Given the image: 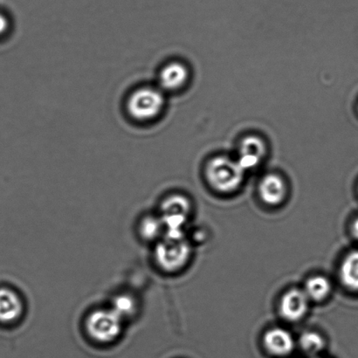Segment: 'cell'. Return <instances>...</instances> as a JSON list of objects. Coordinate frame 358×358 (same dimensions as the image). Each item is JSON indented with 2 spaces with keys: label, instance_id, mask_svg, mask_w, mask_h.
Instances as JSON below:
<instances>
[{
  "label": "cell",
  "instance_id": "6da1fadb",
  "mask_svg": "<svg viewBox=\"0 0 358 358\" xmlns=\"http://www.w3.org/2000/svg\"><path fill=\"white\" fill-rule=\"evenodd\" d=\"M163 90L154 87H142L131 94L127 100V112L138 122L154 120L162 113L164 107Z\"/></svg>",
  "mask_w": 358,
  "mask_h": 358
},
{
  "label": "cell",
  "instance_id": "7a4b0ae2",
  "mask_svg": "<svg viewBox=\"0 0 358 358\" xmlns=\"http://www.w3.org/2000/svg\"><path fill=\"white\" fill-rule=\"evenodd\" d=\"M245 171L237 161L226 157L213 159L207 166L206 177L210 185L220 192L236 191L244 179Z\"/></svg>",
  "mask_w": 358,
  "mask_h": 358
},
{
  "label": "cell",
  "instance_id": "3957f363",
  "mask_svg": "<svg viewBox=\"0 0 358 358\" xmlns=\"http://www.w3.org/2000/svg\"><path fill=\"white\" fill-rule=\"evenodd\" d=\"M122 318L112 310L94 311L86 321L87 334L100 343L114 342L120 336Z\"/></svg>",
  "mask_w": 358,
  "mask_h": 358
},
{
  "label": "cell",
  "instance_id": "277c9868",
  "mask_svg": "<svg viewBox=\"0 0 358 358\" xmlns=\"http://www.w3.org/2000/svg\"><path fill=\"white\" fill-rule=\"evenodd\" d=\"M191 256V245L182 240L164 238L157 245L155 259L164 271L176 272L184 268Z\"/></svg>",
  "mask_w": 358,
  "mask_h": 358
},
{
  "label": "cell",
  "instance_id": "5b68a950",
  "mask_svg": "<svg viewBox=\"0 0 358 358\" xmlns=\"http://www.w3.org/2000/svg\"><path fill=\"white\" fill-rule=\"evenodd\" d=\"M310 301L304 290L290 289L282 298L280 305V314L287 321H299L307 314Z\"/></svg>",
  "mask_w": 358,
  "mask_h": 358
},
{
  "label": "cell",
  "instance_id": "8992f818",
  "mask_svg": "<svg viewBox=\"0 0 358 358\" xmlns=\"http://www.w3.org/2000/svg\"><path fill=\"white\" fill-rule=\"evenodd\" d=\"M23 312L20 294L9 287H0V324H14L22 317Z\"/></svg>",
  "mask_w": 358,
  "mask_h": 358
},
{
  "label": "cell",
  "instance_id": "52a82bcc",
  "mask_svg": "<svg viewBox=\"0 0 358 358\" xmlns=\"http://www.w3.org/2000/svg\"><path fill=\"white\" fill-rule=\"evenodd\" d=\"M265 153L266 146L262 140L248 136L241 143L237 162L244 171L250 170L258 166Z\"/></svg>",
  "mask_w": 358,
  "mask_h": 358
},
{
  "label": "cell",
  "instance_id": "ba28073f",
  "mask_svg": "<svg viewBox=\"0 0 358 358\" xmlns=\"http://www.w3.org/2000/svg\"><path fill=\"white\" fill-rule=\"evenodd\" d=\"M263 341L268 352L277 357L289 355L294 348L293 336L282 328L270 329L266 333Z\"/></svg>",
  "mask_w": 358,
  "mask_h": 358
},
{
  "label": "cell",
  "instance_id": "9c48e42d",
  "mask_svg": "<svg viewBox=\"0 0 358 358\" xmlns=\"http://www.w3.org/2000/svg\"><path fill=\"white\" fill-rule=\"evenodd\" d=\"M259 192L266 203L269 206H277L285 199L287 186L285 182L278 175L268 174L262 178Z\"/></svg>",
  "mask_w": 358,
  "mask_h": 358
},
{
  "label": "cell",
  "instance_id": "30bf717a",
  "mask_svg": "<svg viewBox=\"0 0 358 358\" xmlns=\"http://www.w3.org/2000/svg\"><path fill=\"white\" fill-rule=\"evenodd\" d=\"M189 72L181 62L168 63L159 73L160 90L175 91L180 89L187 82Z\"/></svg>",
  "mask_w": 358,
  "mask_h": 358
},
{
  "label": "cell",
  "instance_id": "8fae6325",
  "mask_svg": "<svg viewBox=\"0 0 358 358\" xmlns=\"http://www.w3.org/2000/svg\"><path fill=\"white\" fill-rule=\"evenodd\" d=\"M340 276L343 284L352 290H358V250L352 251L343 262Z\"/></svg>",
  "mask_w": 358,
  "mask_h": 358
},
{
  "label": "cell",
  "instance_id": "7c38bea8",
  "mask_svg": "<svg viewBox=\"0 0 358 358\" xmlns=\"http://www.w3.org/2000/svg\"><path fill=\"white\" fill-rule=\"evenodd\" d=\"M331 291V282L324 276L317 275L308 279L305 285L304 292L308 299L315 301H324Z\"/></svg>",
  "mask_w": 358,
  "mask_h": 358
},
{
  "label": "cell",
  "instance_id": "4fadbf2b",
  "mask_svg": "<svg viewBox=\"0 0 358 358\" xmlns=\"http://www.w3.org/2000/svg\"><path fill=\"white\" fill-rule=\"evenodd\" d=\"M162 215H180L188 217L191 212V203L182 195H171L164 200L161 206Z\"/></svg>",
  "mask_w": 358,
  "mask_h": 358
},
{
  "label": "cell",
  "instance_id": "5bb4252c",
  "mask_svg": "<svg viewBox=\"0 0 358 358\" xmlns=\"http://www.w3.org/2000/svg\"><path fill=\"white\" fill-rule=\"evenodd\" d=\"M164 229L161 217L147 216L140 223L139 231L141 236L147 241H154L160 236Z\"/></svg>",
  "mask_w": 358,
  "mask_h": 358
},
{
  "label": "cell",
  "instance_id": "9a60e30c",
  "mask_svg": "<svg viewBox=\"0 0 358 358\" xmlns=\"http://www.w3.org/2000/svg\"><path fill=\"white\" fill-rule=\"evenodd\" d=\"M299 345L301 350L308 355L315 356L324 349L325 341L318 333L310 331L301 336Z\"/></svg>",
  "mask_w": 358,
  "mask_h": 358
},
{
  "label": "cell",
  "instance_id": "2e32d148",
  "mask_svg": "<svg viewBox=\"0 0 358 358\" xmlns=\"http://www.w3.org/2000/svg\"><path fill=\"white\" fill-rule=\"evenodd\" d=\"M136 308V303L131 297L128 296H120L115 298L114 301L113 310L115 313L120 315L122 318L129 317L133 314Z\"/></svg>",
  "mask_w": 358,
  "mask_h": 358
},
{
  "label": "cell",
  "instance_id": "e0dca14e",
  "mask_svg": "<svg viewBox=\"0 0 358 358\" xmlns=\"http://www.w3.org/2000/svg\"><path fill=\"white\" fill-rule=\"evenodd\" d=\"M7 27H8V20L2 14H0V35L5 33Z\"/></svg>",
  "mask_w": 358,
  "mask_h": 358
},
{
  "label": "cell",
  "instance_id": "ac0fdd59",
  "mask_svg": "<svg viewBox=\"0 0 358 358\" xmlns=\"http://www.w3.org/2000/svg\"><path fill=\"white\" fill-rule=\"evenodd\" d=\"M352 233L354 234V236H355L358 240V217L354 221L353 226H352Z\"/></svg>",
  "mask_w": 358,
  "mask_h": 358
},
{
  "label": "cell",
  "instance_id": "d6986e66",
  "mask_svg": "<svg viewBox=\"0 0 358 358\" xmlns=\"http://www.w3.org/2000/svg\"><path fill=\"white\" fill-rule=\"evenodd\" d=\"M313 358H317V357H313Z\"/></svg>",
  "mask_w": 358,
  "mask_h": 358
}]
</instances>
